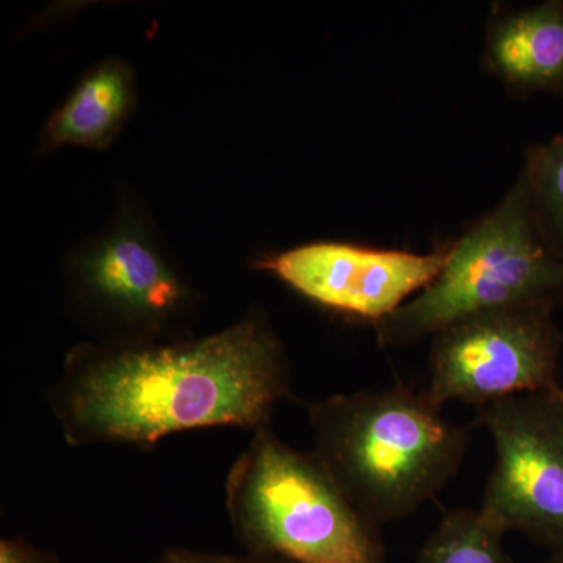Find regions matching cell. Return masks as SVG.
Segmentation results:
<instances>
[{"mask_svg":"<svg viewBox=\"0 0 563 563\" xmlns=\"http://www.w3.org/2000/svg\"><path fill=\"white\" fill-rule=\"evenodd\" d=\"M288 398L287 355L257 312L202 339L79 344L49 391L70 446L150 448L218 426L257 432Z\"/></svg>","mask_w":563,"mask_h":563,"instance_id":"cell-1","label":"cell"},{"mask_svg":"<svg viewBox=\"0 0 563 563\" xmlns=\"http://www.w3.org/2000/svg\"><path fill=\"white\" fill-rule=\"evenodd\" d=\"M313 453L377 528L432 501L459 474L472 428L444 417L426 390L335 393L310 404Z\"/></svg>","mask_w":563,"mask_h":563,"instance_id":"cell-2","label":"cell"},{"mask_svg":"<svg viewBox=\"0 0 563 563\" xmlns=\"http://www.w3.org/2000/svg\"><path fill=\"white\" fill-rule=\"evenodd\" d=\"M225 509L247 554L295 563H388L380 528L366 520L313 451L254 432L225 481Z\"/></svg>","mask_w":563,"mask_h":563,"instance_id":"cell-3","label":"cell"},{"mask_svg":"<svg viewBox=\"0 0 563 563\" xmlns=\"http://www.w3.org/2000/svg\"><path fill=\"white\" fill-rule=\"evenodd\" d=\"M561 302L563 262L540 235L521 173L506 198L450 244L440 276L376 325L377 339L383 346H404L468 314Z\"/></svg>","mask_w":563,"mask_h":563,"instance_id":"cell-4","label":"cell"},{"mask_svg":"<svg viewBox=\"0 0 563 563\" xmlns=\"http://www.w3.org/2000/svg\"><path fill=\"white\" fill-rule=\"evenodd\" d=\"M495 462L479 512L520 532L548 555L563 554V390L525 393L476 409Z\"/></svg>","mask_w":563,"mask_h":563,"instance_id":"cell-5","label":"cell"},{"mask_svg":"<svg viewBox=\"0 0 563 563\" xmlns=\"http://www.w3.org/2000/svg\"><path fill=\"white\" fill-rule=\"evenodd\" d=\"M551 306L506 307L468 314L432 336L429 383L437 406L476 409L525 393L562 391L563 336Z\"/></svg>","mask_w":563,"mask_h":563,"instance_id":"cell-6","label":"cell"},{"mask_svg":"<svg viewBox=\"0 0 563 563\" xmlns=\"http://www.w3.org/2000/svg\"><path fill=\"white\" fill-rule=\"evenodd\" d=\"M70 298L106 333L102 343L166 342L196 307V292L143 224L118 221L69 262Z\"/></svg>","mask_w":563,"mask_h":563,"instance_id":"cell-7","label":"cell"},{"mask_svg":"<svg viewBox=\"0 0 563 563\" xmlns=\"http://www.w3.org/2000/svg\"><path fill=\"white\" fill-rule=\"evenodd\" d=\"M450 246L431 254L310 243L255 263L303 298L374 325L428 288L443 272Z\"/></svg>","mask_w":563,"mask_h":563,"instance_id":"cell-8","label":"cell"},{"mask_svg":"<svg viewBox=\"0 0 563 563\" xmlns=\"http://www.w3.org/2000/svg\"><path fill=\"white\" fill-rule=\"evenodd\" d=\"M487 65L521 91L563 90V3L544 2L493 25Z\"/></svg>","mask_w":563,"mask_h":563,"instance_id":"cell-9","label":"cell"},{"mask_svg":"<svg viewBox=\"0 0 563 563\" xmlns=\"http://www.w3.org/2000/svg\"><path fill=\"white\" fill-rule=\"evenodd\" d=\"M132 69L110 58L91 69L44 128L43 151L60 146L107 150L135 107Z\"/></svg>","mask_w":563,"mask_h":563,"instance_id":"cell-10","label":"cell"},{"mask_svg":"<svg viewBox=\"0 0 563 563\" xmlns=\"http://www.w3.org/2000/svg\"><path fill=\"white\" fill-rule=\"evenodd\" d=\"M417 563H512L504 533L493 528L477 509H455L444 515L422 544Z\"/></svg>","mask_w":563,"mask_h":563,"instance_id":"cell-11","label":"cell"},{"mask_svg":"<svg viewBox=\"0 0 563 563\" xmlns=\"http://www.w3.org/2000/svg\"><path fill=\"white\" fill-rule=\"evenodd\" d=\"M537 228L543 242L563 262V135L532 147L523 172Z\"/></svg>","mask_w":563,"mask_h":563,"instance_id":"cell-12","label":"cell"},{"mask_svg":"<svg viewBox=\"0 0 563 563\" xmlns=\"http://www.w3.org/2000/svg\"><path fill=\"white\" fill-rule=\"evenodd\" d=\"M162 563H295L274 555H228L202 553L188 548H169L163 553Z\"/></svg>","mask_w":563,"mask_h":563,"instance_id":"cell-13","label":"cell"},{"mask_svg":"<svg viewBox=\"0 0 563 563\" xmlns=\"http://www.w3.org/2000/svg\"><path fill=\"white\" fill-rule=\"evenodd\" d=\"M0 563H62L58 555L36 547L22 537L0 540Z\"/></svg>","mask_w":563,"mask_h":563,"instance_id":"cell-14","label":"cell"},{"mask_svg":"<svg viewBox=\"0 0 563 563\" xmlns=\"http://www.w3.org/2000/svg\"><path fill=\"white\" fill-rule=\"evenodd\" d=\"M542 563H563V554L548 555Z\"/></svg>","mask_w":563,"mask_h":563,"instance_id":"cell-15","label":"cell"}]
</instances>
